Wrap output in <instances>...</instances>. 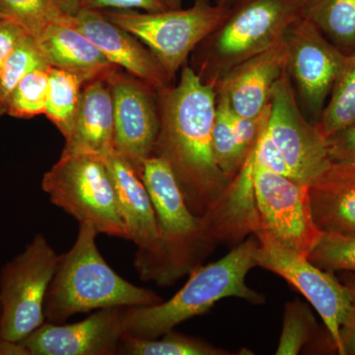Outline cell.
<instances>
[{"instance_id": "1", "label": "cell", "mask_w": 355, "mask_h": 355, "mask_svg": "<svg viewBox=\"0 0 355 355\" xmlns=\"http://www.w3.org/2000/svg\"><path fill=\"white\" fill-rule=\"evenodd\" d=\"M217 96L190 65L176 85L158 92L160 130L153 155L164 158L189 209L205 216L225 195L233 180L217 165L212 147Z\"/></svg>"}, {"instance_id": "2", "label": "cell", "mask_w": 355, "mask_h": 355, "mask_svg": "<svg viewBox=\"0 0 355 355\" xmlns=\"http://www.w3.org/2000/svg\"><path fill=\"white\" fill-rule=\"evenodd\" d=\"M97 231L79 224L73 246L60 256L46 293V321L62 324L79 313L163 302L157 294L130 284L114 272L96 244Z\"/></svg>"}, {"instance_id": "3", "label": "cell", "mask_w": 355, "mask_h": 355, "mask_svg": "<svg viewBox=\"0 0 355 355\" xmlns=\"http://www.w3.org/2000/svg\"><path fill=\"white\" fill-rule=\"evenodd\" d=\"M259 240L249 238L221 260L193 268L190 279L170 300L153 306L125 308V335L155 340L187 320L205 314L223 298L237 297L253 304L265 298L246 284L248 272L258 266Z\"/></svg>"}, {"instance_id": "4", "label": "cell", "mask_w": 355, "mask_h": 355, "mask_svg": "<svg viewBox=\"0 0 355 355\" xmlns=\"http://www.w3.org/2000/svg\"><path fill=\"white\" fill-rule=\"evenodd\" d=\"M306 0H235L218 27L191 53L190 67L212 87L229 70L284 39L304 17Z\"/></svg>"}, {"instance_id": "5", "label": "cell", "mask_w": 355, "mask_h": 355, "mask_svg": "<svg viewBox=\"0 0 355 355\" xmlns=\"http://www.w3.org/2000/svg\"><path fill=\"white\" fill-rule=\"evenodd\" d=\"M42 187L51 202L79 224H87L98 234L128 240L105 158L92 154L60 155L44 173Z\"/></svg>"}, {"instance_id": "6", "label": "cell", "mask_w": 355, "mask_h": 355, "mask_svg": "<svg viewBox=\"0 0 355 355\" xmlns=\"http://www.w3.org/2000/svg\"><path fill=\"white\" fill-rule=\"evenodd\" d=\"M229 7L207 0H193L187 9L159 12L103 10L110 20L132 33L157 58L166 73L175 80L177 72L203 40L225 18Z\"/></svg>"}, {"instance_id": "7", "label": "cell", "mask_w": 355, "mask_h": 355, "mask_svg": "<svg viewBox=\"0 0 355 355\" xmlns=\"http://www.w3.org/2000/svg\"><path fill=\"white\" fill-rule=\"evenodd\" d=\"M60 256L42 234L0 272V338L21 343L46 322L44 303Z\"/></svg>"}, {"instance_id": "8", "label": "cell", "mask_w": 355, "mask_h": 355, "mask_svg": "<svg viewBox=\"0 0 355 355\" xmlns=\"http://www.w3.org/2000/svg\"><path fill=\"white\" fill-rule=\"evenodd\" d=\"M253 191L260 227L282 246L308 258L323 235L313 219L309 187L268 171L253 158Z\"/></svg>"}, {"instance_id": "9", "label": "cell", "mask_w": 355, "mask_h": 355, "mask_svg": "<svg viewBox=\"0 0 355 355\" xmlns=\"http://www.w3.org/2000/svg\"><path fill=\"white\" fill-rule=\"evenodd\" d=\"M254 234L259 240L258 266L284 277L308 299L326 324L334 349L343 355L340 328L350 307L347 287L333 272L282 246L261 227Z\"/></svg>"}, {"instance_id": "10", "label": "cell", "mask_w": 355, "mask_h": 355, "mask_svg": "<svg viewBox=\"0 0 355 355\" xmlns=\"http://www.w3.org/2000/svg\"><path fill=\"white\" fill-rule=\"evenodd\" d=\"M266 130L284 156L292 181L310 187L331 165L328 141L317 123H309L301 113L287 69L270 93Z\"/></svg>"}, {"instance_id": "11", "label": "cell", "mask_w": 355, "mask_h": 355, "mask_svg": "<svg viewBox=\"0 0 355 355\" xmlns=\"http://www.w3.org/2000/svg\"><path fill=\"white\" fill-rule=\"evenodd\" d=\"M113 99L114 151L140 175L154 153L160 130L158 92L123 70L107 79Z\"/></svg>"}, {"instance_id": "12", "label": "cell", "mask_w": 355, "mask_h": 355, "mask_svg": "<svg viewBox=\"0 0 355 355\" xmlns=\"http://www.w3.org/2000/svg\"><path fill=\"white\" fill-rule=\"evenodd\" d=\"M284 41L287 70L297 84L306 107L319 121L347 55L305 17L288 28Z\"/></svg>"}, {"instance_id": "13", "label": "cell", "mask_w": 355, "mask_h": 355, "mask_svg": "<svg viewBox=\"0 0 355 355\" xmlns=\"http://www.w3.org/2000/svg\"><path fill=\"white\" fill-rule=\"evenodd\" d=\"M125 308L100 309L78 323L44 322L21 343L29 355L118 354Z\"/></svg>"}, {"instance_id": "14", "label": "cell", "mask_w": 355, "mask_h": 355, "mask_svg": "<svg viewBox=\"0 0 355 355\" xmlns=\"http://www.w3.org/2000/svg\"><path fill=\"white\" fill-rule=\"evenodd\" d=\"M67 21L87 37L112 64L130 76L148 84L157 92L173 86L174 80L146 44L110 20L103 11L81 9Z\"/></svg>"}, {"instance_id": "15", "label": "cell", "mask_w": 355, "mask_h": 355, "mask_svg": "<svg viewBox=\"0 0 355 355\" xmlns=\"http://www.w3.org/2000/svg\"><path fill=\"white\" fill-rule=\"evenodd\" d=\"M286 69L287 50L282 39L229 70L214 90L227 99L233 113L254 118L270 105L273 85Z\"/></svg>"}, {"instance_id": "16", "label": "cell", "mask_w": 355, "mask_h": 355, "mask_svg": "<svg viewBox=\"0 0 355 355\" xmlns=\"http://www.w3.org/2000/svg\"><path fill=\"white\" fill-rule=\"evenodd\" d=\"M105 160L113 180L128 240L139 247V256L153 254L160 245L161 234L153 202L140 175L116 151Z\"/></svg>"}, {"instance_id": "17", "label": "cell", "mask_w": 355, "mask_h": 355, "mask_svg": "<svg viewBox=\"0 0 355 355\" xmlns=\"http://www.w3.org/2000/svg\"><path fill=\"white\" fill-rule=\"evenodd\" d=\"M114 151L113 99L107 79L83 86L73 128L62 155L92 154L107 158Z\"/></svg>"}, {"instance_id": "18", "label": "cell", "mask_w": 355, "mask_h": 355, "mask_svg": "<svg viewBox=\"0 0 355 355\" xmlns=\"http://www.w3.org/2000/svg\"><path fill=\"white\" fill-rule=\"evenodd\" d=\"M69 18L64 22L51 25L36 41L46 64L74 74L84 84L108 79L121 70L112 64L87 37L70 25Z\"/></svg>"}, {"instance_id": "19", "label": "cell", "mask_w": 355, "mask_h": 355, "mask_svg": "<svg viewBox=\"0 0 355 355\" xmlns=\"http://www.w3.org/2000/svg\"><path fill=\"white\" fill-rule=\"evenodd\" d=\"M311 210L322 232L355 235V164L331 162L309 187Z\"/></svg>"}, {"instance_id": "20", "label": "cell", "mask_w": 355, "mask_h": 355, "mask_svg": "<svg viewBox=\"0 0 355 355\" xmlns=\"http://www.w3.org/2000/svg\"><path fill=\"white\" fill-rule=\"evenodd\" d=\"M304 17L345 55L355 51V0H306Z\"/></svg>"}, {"instance_id": "21", "label": "cell", "mask_w": 355, "mask_h": 355, "mask_svg": "<svg viewBox=\"0 0 355 355\" xmlns=\"http://www.w3.org/2000/svg\"><path fill=\"white\" fill-rule=\"evenodd\" d=\"M355 123V51L347 53L331 91V99L317 121L327 139Z\"/></svg>"}, {"instance_id": "22", "label": "cell", "mask_w": 355, "mask_h": 355, "mask_svg": "<svg viewBox=\"0 0 355 355\" xmlns=\"http://www.w3.org/2000/svg\"><path fill=\"white\" fill-rule=\"evenodd\" d=\"M84 85L85 84L74 74L50 67L44 114L64 139L69 137L73 128Z\"/></svg>"}, {"instance_id": "23", "label": "cell", "mask_w": 355, "mask_h": 355, "mask_svg": "<svg viewBox=\"0 0 355 355\" xmlns=\"http://www.w3.org/2000/svg\"><path fill=\"white\" fill-rule=\"evenodd\" d=\"M119 354L130 355H224L228 352L212 347L198 338L171 331L158 340H146L123 335Z\"/></svg>"}, {"instance_id": "24", "label": "cell", "mask_w": 355, "mask_h": 355, "mask_svg": "<svg viewBox=\"0 0 355 355\" xmlns=\"http://www.w3.org/2000/svg\"><path fill=\"white\" fill-rule=\"evenodd\" d=\"M0 15L37 41L51 25L67 21L55 0H0Z\"/></svg>"}, {"instance_id": "25", "label": "cell", "mask_w": 355, "mask_h": 355, "mask_svg": "<svg viewBox=\"0 0 355 355\" xmlns=\"http://www.w3.org/2000/svg\"><path fill=\"white\" fill-rule=\"evenodd\" d=\"M216 112L212 128V147L218 167L233 180L249 156L243 153L232 125L231 108L223 95L216 94Z\"/></svg>"}, {"instance_id": "26", "label": "cell", "mask_w": 355, "mask_h": 355, "mask_svg": "<svg viewBox=\"0 0 355 355\" xmlns=\"http://www.w3.org/2000/svg\"><path fill=\"white\" fill-rule=\"evenodd\" d=\"M46 67L50 65L46 64L37 42L26 36L0 69V116L6 114L9 96L23 77L34 69Z\"/></svg>"}, {"instance_id": "27", "label": "cell", "mask_w": 355, "mask_h": 355, "mask_svg": "<svg viewBox=\"0 0 355 355\" xmlns=\"http://www.w3.org/2000/svg\"><path fill=\"white\" fill-rule=\"evenodd\" d=\"M49 69L40 67L23 77L9 96L6 114L18 119H31L44 114L48 100Z\"/></svg>"}, {"instance_id": "28", "label": "cell", "mask_w": 355, "mask_h": 355, "mask_svg": "<svg viewBox=\"0 0 355 355\" xmlns=\"http://www.w3.org/2000/svg\"><path fill=\"white\" fill-rule=\"evenodd\" d=\"M308 260L328 272L355 273V235L323 232Z\"/></svg>"}, {"instance_id": "29", "label": "cell", "mask_w": 355, "mask_h": 355, "mask_svg": "<svg viewBox=\"0 0 355 355\" xmlns=\"http://www.w3.org/2000/svg\"><path fill=\"white\" fill-rule=\"evenodd\" d=\"M316 326L315 318L307 305L298 300L287 303L277 354H298L309 342Z\"/></svg>"}, {"instance_id": "30", "label": "cell", "mask_w": 355, "mask_h": 355, "mask_svg": "<svg viewBox=\"0 0 355 355\" xmlns=\"http://www.w3.org/2000/svg\"><path fill=\"white\" fill-rule=\"evenodd\" d=\"M266 128V125L265 130L261 132L258 144L254 148V162L268 171L291 179V171H289L288 166H287L284 156L275 146V142L268 137Z\"/></svg>"}, {"instance_id": "31", "label": "cell", "mask_w": 355, "mask_h": 355, "mask_svg": "<svg viewBox=\"0 0 355 355\" xmlns=\"http://www.w3.org/2000/svg\"><path fill=\"white\" fill-rule=\"evenodd\" d=\"M81 9L88 10H144L159 12L167 10L161 0H81Z\"/></svg>"}, {"instance_id": "32", "label": "cell", "mask_w": 355, "mask_h": 355, "mask_svg": "<svg viewBox=\"0 0 355 355\" xmlns=\"http://www.w3.org/2000/svg\"><path fill=\"white\" fill-rule=\"evenodd\" d=\"M331 162L355 164V123L327 139Z\"/></svg>"}, {"instance_id": "33", "label": "cell", "mask_w": 355, "mask_h": 355, "mask_svg": "<svg viewBox=\"0 0 355 355\" xmlns=\"http://www.w3.org/2000/svg\"><path fill=\"white\" fill-rule=\"evenodd\" d=\"M340 272L338 279L347 287L350 297L349 314L340 328L343 355H355V273Z\"/></svg>"}, {"instance_id": "34", "label": "cell", "mask_w": 355, "mask_h": 355, "mask_svg": "<svg viewBox=\"0 0 355 355\" xmlns=\"http://www.w3.org/2000/svg\"><path fill=\"white\" fill-rule=\"evenodd\" d=\"M29 35L7 18L0 17V69L18 44Z\"/></svg>"}, {"instance_id": "35", "label": "cell", "mask_w": 355, "mask_h": 355, "mask_svg": "<svg viewBox=\"0 0 355 355\" xmlns=\"http://www.w3.org/2000/svg\"><path fill=\"white\" fill-rule=\"evenodd\" d=\"M55 2L67 16H76L81 10V0H55Z\"/></svg>"}, {"instance_id": "36", "label": "cell", "mask_w": 355, "mask_h": 355, "mask_svg": "<svg viewBox=\"0 0 355 355\" xmlns=\"http://www.w3.org/2000/svg\"><path fill=\"white\" fill-rule=\"evenodd\" d=\"M168 9L182 8V0H161Z\"/></svg>"}, {"instance_id": "37", "label": "cell", "mask_w": 355, "mask_h": 355, "mask_svg": "<svg viewBox=\"0 0 355 355\" xmlns=\"http://www.w3.org/2000/svg\"><path fill=\"white\" fill-rule=\"evenodd\" d=\"M214 6L230 7L235 0H207Z\"/></svg>"}, {"instance_id": "38", "label": "cell", "mask_w": 355, "mask_h": 355, "mask_svg": "<svg viewBox=\"0 0 355 355\" xmlns=\"http://www.w3.org/2000/svg\"><path fill=\"white\" fill-rule=\"evenodd\" d=\"M0 313H1V303H0Z\"/></svg>"}, {"instance_id": "39", "label": "cell", "mask_w": 355, "mask_h": 355, "mask_svg": "<svg viewBox=\"0 0 355 355\" xmlns=\"http://www.w3.org/2000/svg\"><path fill=\"white\" fill-rule=\"evenodd\" d=\"M0 17H2V16H1V15H0Z\"/></svg>"}]
</instances>
